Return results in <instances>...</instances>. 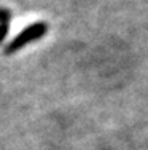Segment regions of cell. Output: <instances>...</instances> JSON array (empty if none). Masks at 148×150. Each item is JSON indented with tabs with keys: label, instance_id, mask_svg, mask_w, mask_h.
Returning <instances> with one entry per match:
<instances>
[{
	"label": "cell",
	"instance_id": "1",
	"mask_svg": "<svg viewBox=\"0 0 148 150\" xmlns=\"http://www.w3.org/2000/svg\"><path fill=\"white\" fill-rule=\"evenodd\" d=\"M48 32V24L43 23V21H38V23H34L30 26H27L26 29H22V32H19V35H16L8 45H5V50H3V54L11 56L18 53L19 50H22L26 45L32 43V42L38 40V38L45 37Z\"/></svg>",
	"mask_w": 148,
	"mask_h": 150
},
{
	"label": "cell",
	"instance_id": "2",
	"mask_svg": "<svg viewBox=\"0 0 148 150\" xmlns=\"http://www.w3.org/2000/svg\"><path fill=\"white\" fill-rule=\"evenodd\" d=\"M10 23H11V13L8 10H0V45L5 40L10 30Z\"/></svg>",
	"mask_w": 148,
	"mask_h": 150
}]
</instances>
